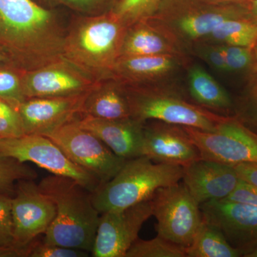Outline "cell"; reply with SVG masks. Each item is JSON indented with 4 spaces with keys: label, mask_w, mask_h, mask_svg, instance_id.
Returning a JSON list of instances; mask_svg holds the SVG:
<instances>
[{
    "label": "cell",
    "mask_w": 257,
    "mask_h": 257,
    "mask_svg": "<svg viewBox=\"0 0 257 257\" xmlns=\"http://www.w3.org/2000/svg\"><path fill=\"white\" fill-rule=\"evenodd\" d=\"M67 28L57 10L34 0H0V50L28 72L63 57Z\"/></svg>",
    "instance_id": "obj_1"
},
{
    "label": "cell",
    "mask_w": 257,
    "mask_h": 257,
    "mask_svg": "<svg viewBox=\"0 0 257 257\" xmlns=\"http://www.w3.org/2000/svg\"><path fill=\"white\" fill-rule=\"evenodd\" d=\"M38 186L56 209L44 241L92 252L100 217L93 204L92 193L74 179L62 176H47Z\"/></svg>",
    "instance_id": "obj_2"
},
{
    "label": "cell",
    "mask_w": 257,
    "mask_h": 257,
    "mask_svg": "<svg viewBox=\"0 0 257 257\" xmlns=\"http://www.w3.org/2000/svg\"><path fill=\"white\" fill-rule=\"evenodd\" d=\"M128 27L114 12L74 15L66 30L63 57L96 79L109 78L121 57Z\"/></svg>",
    "instance_id": "obj_3"
},
{
    "label": "cell",
    "mask_w": 257,
    "mask_h": 257,
    "mask_svg": "<svg viewBox=\"0 0 257 257\" xmlns=\"http://www.w3.org/2000/svg\"><path fill=\"white\" fill-rule=\"evenodd\" d=\"M183 172L181 166L157 163L145 156L127 160L111 180L92 193L93 204L100 214L126 209L180 182Z\"/></svg>",
    "instance_id": "obj_4"
},
{
    "label": "cell",
    "mask_w": 257,
    "mask_h": 257,
    "mask_svg": "<svg viewBox=\"0 0 257 257\" xmlns=\"http://www.w3.org/2000/svg\"><path fill=\"white\" fill-rule=\"evenodd\" d=\"M126 89L132 117L143 122L156 120L212 132L225 117L191 104L173 91L157 87Z\"/></svg>",
    "instance_id": "obj_5"
},
{
    "label": "cell",
    "mask_w": 257,
    "mask_h": 257,
    "mask_svg": "<svg viewBox=\"0 0 257 257\" xmlns=\"http://www.w3.org/2000/svg\"><path fill=\"white\" fill-rule=\"evenodd\" d=\"M157 235L186 248L192 243L203 221L199 203L183 182L159 189L151 199Z\"/></svg>",
    "instance_id": "obj_6"
},
{
    "label": "cell",
    "mask_w": 257,
    "mask_h": 257,
    "mask_svg": "<svg viewBox=\"0 0 257 257\" xmlns=\"http://www.w3.org/2000/svg\"><path fill=\"white\" fill-rule=\"evenodd\" d=\"M161 23H172L180 36L190 40L209 37L225 20L248 19L246 5L215 4L206 0H163L152 17Z\"/></svg>",
    "instance_id": "obj_7"
},
{
    "label": "cell",
    "mask_w": 257,
    "mask_h": 257,
    "mask_svg": "<svg viewBox=\"0 0 257 257\" xmlns=\"http://www.w3.org/2000/svg\"><path fill=\"white\" fill-rule=\"evenodd\" d=\"M184 128L202 159L230 166L257 164V134L236 116H225L212 132Z\"/></svg>",
    "instance_id": "obj_8"
},
{
    "label": "cell",
    "mask_w": 257,
    "mask_h": 257,
    "mask_svg": "<svg viewBox=\"0 0 257 257\" xmlns=\"http://www.w3.org/2000/svg\"><path fill=\"white\" fill-rule=\"evenodd\" d=\"M0 153L24 163L32 162L52 175L73 179L92 193L101 186L99 179L74 164L60 147L43 135L0 139Z\"/></svg>",
    "instance_id": "obj_9"
},
{
    "label": "cell",
    "mask_w": 257,
    "mask_h": 257,
    "mask_svg": "<svg viewBox=\"0 0 257 257\" xmlns=\"http://www.w3.org/2000/svg\"><path fill=\"white\" fill-rule=\"evenodd\" d=\"M45 137L60 147L74 164L99 179L101 185L111 180L127 160L115 155L97 137L79 126L74 120Z\"/></svg>",
    "instance_id": "obj_10"
},
{
    "label": "cell",
    "mask_w": 257,
    "mask_h": 257,
    "mask_svg": "<svg viewBox=\"0 0 257 257\" xmlns=\"http://www.w3.org/2000/svg\"><path fill=\"white\" fill-rule=\"evenodd\" d=\"M13 245L27 247L45 234L55 217V204L34 179L19 181L11 197Z\"/></svg>",
    "instance_id": "obj_11"
},
{
    "label": "cell",
    "mask_w": 257,
    "mask_h": 257,
    "mask_svg": "<svg viewBox=\"0 0 257 257\" xmlns=\"http://www.w3.org/2000/svg\"><path fill=\"white\" fill-rule=\"evenodd\" d=\"M152 216L151 200L120 210L101 213L92 253L94 257H125Z\"/></svg>",
    "instance_id": "obj_12"
},
{
    "label": "cell",
    "mask_w": 257,
    "mask_h": 257,
    "mask_svg": "<svg viewBox=\"0 0 257 257\" xmlns=\"http://www.w3.org/2000/svg\"><path fill=\"white\" fill-rule=\"evenodd\" d=\"M99 81L62 57L40 68L25 72L23 92L26 99L79 95L89 92Z\"/></svg>",
    "instance_id": "obj_13"
},
{
    "label": "cell",
    "mask_w": 257,
    "mask_h": 257,
    "mask_svg": "<svg viewBox=\"0 0 257 257\" xmlns=\"http://www.w3.org/2000/svg\"><path fill=\"white\" fill-rule=\"evenodd\" d=\"M203 217L217 226L228 242L244 256L257 246V207L211 201L200 204Z\"/></svg>",
    "instance_id": "obj_14"
},
{
    "label": "cell",
    "mask_w": 257,
    "mask_h": 257,
    "mask_svg": "<svg viewBox=\"0 0 257 257\" xmlns=\"http://www.w3.org/2000/svg\"><path fill=\"white\" fill-rule=\"evenodd\" d=\"M142 156L157 163L184 167L201 159L184 126L156 121L144 126Z\"/></svg>",
    "instance_id": "obj_15"
},
{
    "label": "cell",
    "mask_w": 257,
    "mask_h": 257,
    "mask_svg": "<svg viewBox=\"0 0 257 257\" xmlns=\"http://www.w3.org/2000/svg\"><path fill=\"white\" fill-rule=\"evenodd\" d=\"M87 93L75 96L25 99L17 109L25 135L47 136L57 128L77 119L80 116Z\"/></svg>",
    "instance_id": "obj_16"
},
{
    "label": "cell",
    "mask_w": 257,
    "mask_h": 257,
    "mask_svg": "<svg viewBox=\"0 0 257 257\" xmlns=\"http://www.w3.org/2000/svg\"><path fill=\"white\" fill-rule=\"evenodd\" d=\"M183 170L182 182L199 205L226 199L240 180L232 166L202 158Z\"/></svg>",
    "instance_id": "obj_17"
},
{
    "label": "cell",
    "mask_w": 257,
    "mask_h": 257,
    "mask_svg": "<svg viewBox=\"0 0 257 257\" xmlns=\"http://www.w3.org/2000/svg\"><path fill=\"white\" fill-rule=\"evenodd\" d=\"M74 121L97 137L117 156L125 160L142 156L145 122L133 117L104 119L87 116H79Z\"/></svg>",
    "instance_id": "obj_18"
},
{
    "label": "cell",
    "mask_w": 257,
    "mask_h": 257,
    "mask_svg": "<svg viewBox=\"0 0 257 257\" xmlns=\"http://www.w3.org/2000/svg\"><path fill=\"white\" fill-rule=\"evenodd\" d=\"M177 56H121L109 77L128 88L149 87L151 82L170 74L177 66Z\"/></svg>",
    "instance_id": "obj_19"
},
{
    "label": "cell",
    "mask_w": 257,
    "mask_h": 257,
    "mask_svg": "<svg viewBox=\"0 0 257 257\" xmlns=\"http://www.w3.org/2000/svg\"><path fill=\"white\" fill-rule=\"evenodd\" d=\"M80 116L104 119L132 117L127 89L111 77L101 79L87 93Z\"/></svg>",
    "instance_id": "obj_20"
},
{
    "label": "cell",
    "mask_w": 257,
    "mask_h": 257,
    "mask_svg": "<svg viewBox=\"0 0 257 257\" xmlns=\"http://www.w3.org/2000/svg\"><path fill=\"white\" fill-rule=\"evenodd\" d=\"M178 53L174 36L152 18L128 27L121 56L174 55Z\"/></svg>",
    "instance_id": "obj_21"
},
{
    "label": "cell",
    "mask_w": 257,
    "mask_h": 257,
    "mask_svg": "<svg viewBox=\"0 0 257 257\" xmlns=\"http://www.w3.org/2000/svg\"><path fill=\"white\" fill-rule=\"evenodd\" d=\"M189 89L194 100L204 107L227 111L234 104L227 92L202 67L189 70Z\"/></svg>",
    "instance_id": "obj_22"
},
{
    "label": "cell",
    "mask_w": 257,
    "mask_h": 257,
    "mask_svg": "<svg viewBox=\"0 0 257 257\" xmlns=\"http://www.w3.org/2000/svg\"><path fill=\"white\" fill-rule=\"evenodd\" d=\"M184 250L187 257L241 256L228 242L221 230L204 217L192 243Z\"/></svg>",
    "instance_id": "obj_23"
},
{
    "label": "cell",
    "mask_w": 257,
    "mask_h": 257,
    "mask_svg": "<svg viewBox=\"0 0 257 257\" xmlns=\"http://www.w3.org/2000/svg\"><path fill=\"white\" fill-rule=\"evenodd\" d=\"M209 37L224 45L253 47L257 42V24L249 19H229L219 24Z\"/></svg>",
    "instance_id": "obj_24"
},
{
    "label": "cell",
    "mask_w": 257,
    "mask_h": 257,
    "mask_svg": "<svg viewBox=\"0 0 257 257\" xmlns=\"http://www.w3.org/2000/svg\"><path fill=\"white\" fill-rule=\"evenodd\" d=\"M37 177L36 171L26 163L0 153V196L13 197L19 181Z\"/></svg>",
    "instance_id": "obj_25"
},
{
    "label": "cell",
    "mask_w": 257,
    "mask_h": 257,
    "mask_svg": "<svg viewBox=\"0 0 257 257\" xmlns=\"http://www.w3.org/2000/svg\"><path fill=\"white\" fill-rule=\"evenodd\" d=\"M125 257H187L184 248L157 235L149 240L138 239Z\"/></svg>",
    "instance_id": "obj_26"
},
{
    "label": "cell",
    "mask_w": 257,
    "mask_h": 257,
    "mask_svg": "<svg viewBox=\"0 0 257 257\" xmlns=\"http://www.w3.org/2000/svg\"><path fill=\"white\" fill-rule=\"evenodd\" d=\"M48 9L63 8L74 15L92 16L104 14L114 9L119 0H34Z\"/></svg>",
    "instance_id": "obj_27"
},
{
    "label": "cell",
    "mask_w": 257,
    "mask_h": 257,
    "mask_svg": "<svg viewBox=\"0 0 257 257\" xmlns=\"http://www.w3.org/2000/svg\"><path fill=\"white\" fill-rule=\"evenodd\" d=\"M162 2L163 0H119L112 11L130 27L153 17Z\"/></svg>",
    "instance_id": "obj_28"
},
{
    "label": "cell",
    "mask_w": 257,
    "mask_h": 257,
    "mask_svg": "<svg viewBox=\"0 0 257 257\" xmlns=\"http://www.w3.org/2000/svg\"><path fill=\"white\" fill-rule=\"evenodd\" d=\"M25 72L11 64L0 67V99L16 109L26 99L23 88Z\"/></svg>",
    "instance_id": "obj_29"
},
{
    "label": "cell",
    "mask_w": 257,
    "mask_h": 257,
    "mask_svg": "<svg viewBox=\"0 0 257 257\" xmlns=\"http://www.w3.org/2000/svg\"><path fill=\"white\" fill-rule=\"evenodd\" d=\"M25 135L16 108L0 99V139L20 138Z\"/></svg>",
    "instance_id": "obj_30"
},
{
    "label": "cell",
    "mask_w": 257,
    "mask_h": 257,
    "mask_svg": "<svg viewBox=\"0 0 257 257\" xmlns=\"http://www.w3.org/2000/svg\"><path fill=\"white\" fill-rule=\"evenodd\" d=\"M28 257H87L90 253L84 250L64 247L37 239L28 245Z\"/></svg>",
    "instance_id": "obj_31"
},
{
    "label": "cell",
    "mask_w": 257,
    "mask_h": 257,
    "mask_svg": "<svg viewBox=\"0 0 257 257\" xmlns=\"http://www.w3.org/2000/svg\"><path fill=\"white\" fill-rule=\"evenodd\" d=\"M224 52L226 72H239L251 69L253 62V47L221 45Z\"/></svg>",
    "instance_id": "obj_32"
},
{
    "label": "cell",
    "mask_w": 257,
    "mask_h": 257,
    "mask_svg": "<svg viewBox=\"0 0 257 257\" xmlns=\"http://www.w3.org/2000/svg\"><path fill=\"white\" fill-rule=\"evenodd\" d=\"M236 117L246 127L257 134V83L236 106Z\"/></svg>",
    "instance_id": "obj_33"
},
{
    "label": "cell",
    "mask_w": 257,
    "mask_h": 257,
    "mask_svg": "<svg viewBox=\"0 0 257 257\" xmlns=\"http://www.w3.org/2000/svg\"><path fill=\"white\" fill-rule=\"evenodd\" d=\"M13 223L11 197L0 196V245H13Z\"/></svg>",
    "instance_id": "obj_34"
},
{
    "label": "cell",
    "mask_w": 257,
    "mask_h": 257,
    "mask_svg": "<svg viewBox=\"0 0 257 257\" xmlns=\"http://www.w3.org/2000/svg\"><path fill=\"white\" fill-rule=\"evenodd\" d=\"M224 200L257 207V187L240 179L236 188Z\"/></svg>",
    "instance_id": "obj_35"
},
{
    "label": "cell",
    "mask_w": 257,
    "mask_h": 257,
    "mask_svg": "<svg viewBox=\"0 0 257 257\" xmlns=\"http://www.w3.org/2000/svg\"><path fill=\"white\" fill-rule=\"evenodd\" d=\"M239 178L257 187V164L243 163L232 166Z\"/></svg>",
    "instance_id": "obj_36"
},
{
    "label": "cell",
    "mask_w": 257,
    "mask_h": 257,
    "mask_svg": "<svg viewBox=\"0 0 257 257\" xmlns=\"http://www.w3.org/2000/svg\"><path fill=\"white\" fill-rule=\"evenodd\" d=\"M206 54L207 60L214 68L226 72L225 57L221 46L211 47L208 49Z\"/></svg>",
    "instance_id": "obj_37"
},
{
    "label": "cell",
    "mask_w": 257,
    "mask_h": 257,
    "mask_svg": "<svg viewBox=\"0 0 257 257\" xmlns=\"http://www.w3.org/2000/svg\"><path fill=\"white\" fill-rule=\"evenodd\" d=\"M29 248H20L15 246H1L0 257H28Z\"/></svg>",
    "instance_id": "obj_38"
},
{
    "label": "cell",
    "mask_w": 257,
    "mask_h": 257,
    "mask_svg": "<svg viewBox=\"0 0 257 257\" xmlns=\"http://www.w3.org/2000/svg\"><path fill=\"white\" fill-rule=\"evenodd\" d=\"M248 10V19L257 24V0H251L246 5Z\"/></svg>",
    "instance_id": "obj_39"
},
{
    "label": "cell",
    "mask_w": 257,
    "mask_h": 257,
    "mask_svg": "<svg viewBox=\"0 0 257 257\" xmlns=\"http://www.w3.org/2000/svg\"><path fill=\"white\" fill-rule=\"evenodd\" d=\"M209 3L215 4H241L247 5L251 0H206Z\"/></svg>",
    "instance_id": "obj_40"
},
{
    "label": "cell",
    "mask_w": 257,
    "mask_h": 257,
    "mask_svg": "<svg viewBox=\"0 0 257 257\" xmlns=\"http://www.w3.org/2000/svg\"><path fill=\"white\" fill-rule=\"evenodd\" d=\"M253 50V62L251 64V72L253 74H257V42L256 45L253 46L252 48Z\"/></svg>",
    "instance_id": "obj_41"
},
{
    "label": "cell",
    "mask_w": 257,
    "mask_h": 257,
    "mask_svg": "<svg viewBox=\"0 0 257 257\" xmlns=\"http://www.w3.org/2000/svg\"><path fill=\"white\" fill-rule=\"evenodd\" d=\"M10 64L13 65L8 57L0 50V67H3V66L10 65Z\"/></svg>",
    "instance_id": "obj_42"
}]
</instances>
